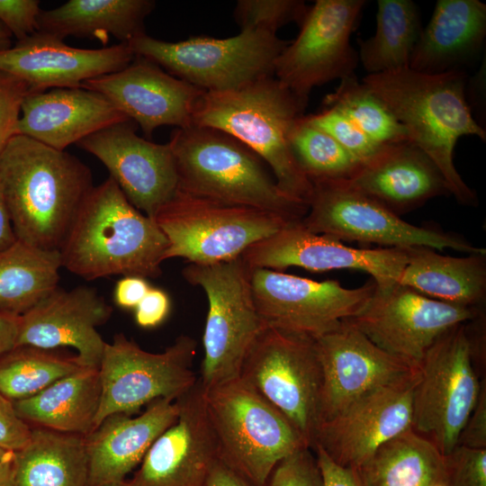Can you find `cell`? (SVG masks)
Listing matches in <instances>:
<instances>
[{
	"instance_id": "obj_28",
	"label": "cell",
	"mask_w": 486,
	"mask_h": 486,
	"mask_svg": "<svg viewBox=\"0 0 486 486\" xmlns=\"http://www.w3.org/2000/svg\"><path fill=\"white\" fill-rule=\"evenodd\" d=\"M486 4L478 0H439L412 52L410 68L425 74L461 69L482 49Z\"/></svg>"
},
{
	"instance_id": "obj_52",
	"label": "cell",
	"mask_w": 486,
	"mask_h": 486,
	"mask_svg": "<svg viewBox=\"0 0 486 486\" xmlns=\"http://www.w3.org/2000/svg\"><path fill=\"white\" fill-rule=\"evenodd\" d=\"M17 240L5 203L0 194V250H3Z\"/></svg>"
},
{
	"instance_id": "obj_22",
	"label": "cell",
	"mask_w": 486,
	"mask_h": 486,
	"mask_svg": "<svg viewBox=\"0 0 486 486\" xmlns=\"http://www.w3.org/2000/svg\"><path fill=\"white\" fill-rule=\"evenodd\" d=\"M179 401L176 421L156 439L133 475L120 486H206L218 455L200 382Z\"/></svg>"
},
{
	"instance_id": "obj_5",
	"label": "cell",
	"mask_w": 486,
	"mask_h": 486,
	"mask_svg": "<svg viewBox=\"0 0 486 486\" xmlns=\"http://www.w3.org/2000/svg\"><path fill=\"white\" fill-rule=\"evenodd\" d=\"M167 144L181 191L261 210L292 222L307 213L308 205L286 196L254 151L224 131L194 124L176 128Z\"/></svg>"
},
{
	"instance_id": "obj_17",
	"label": "cell",
	"mask_w": 486,
	"mask_h": 486,
	"mask_svg": "<svg viewBox=\"0 0 486 486\" xmlns=\"http://www.w3.org/2000/svg\"><path fill=\"white\" fill-rule=\"evenodd\" d=\"M240 257L250 269L283 271L298 266L312 272L358 270L369 274L376 289L383 291L398 283L408 252L406 248L347 247L337 238L308 230L300 220L252 244Z\"/></svg>"
},
{
	"instance_id": "obj_50",
	"label": "cell",
	"mask_w": 486,
	"mask_h": 486,
	"mask_svg": "<svg viewBox=\"0 0 486 486\" xmlns=\"http://www.w3.org/2000/svg\"><path fill=\"white\" fill-rule=\"evenodd\" d=\"M206 486H251L219 459L213 464Z\"/></svg>"
},
{
	"instance_id": "obj_8",
	"label": "cell",
	"mask_w": 486,
	"mask_h": 486,
	"mask_svg": "<svg viewBox=\"0 0 486 486\" xmlns=\"http://www.w3.org/2000/svg\"><path fill=\"white\" fill-rule=\"evenodd\" d=\"M250 271L240 256L212 265L188 264L182 271L208 299L199 380L204 389L239 377L249 349L266 328L254 302Z\"/></svg>"
},
{
	"instance_id": "obj_24",
	"label": "cell",
	"mask_w": 486,
	"mask_h": 486,
	"mask_svg": "<svg viewBox=\"0 0 486 486\" xmlns=\"http://www.w3.org/2000/svg\"><path fill=\"white\" fill-rule=\"evenodd\" d=\"M134 58L125 43L79 49L54 35L36 32L0 51V70L20 78L37 93L81 87L86 80L122 70Z\"/></svg>"
},
{
	"instance_id": "obj_2",
	"label": "cell",
	"mask_w": 486,
	"mask_h": 486,
	"mask_svg": "<svg viewBox=\"0 0 486 486\" xmlns=\"http://www.w3.org/2000/svg\"><path fill=\"white\" fill-rule=\"evenodd\" d=\"M462 69L425 74L410 68L366 75L362 82L405 128L409 140L420 148L443 175L449 194L463 205L475 206L476 193L463 180L454 163L458 140L486 131L472 116L465 96Z\"/></svg>"
},
{
	"instance_id": "obj_51",
	"label": "cell",
	"mask_w": 486,
	"mask_h": 486,
	"mask_svg": "<svg viewBox=\"0 0 486 486\" xmlns=\"http://www.w3.org/2000/svg\"><path fill=\"white\" fill-rule=\"evenodd\" d=\"M19 316L0 311V356L16 345Z\"/></svg>"
},
{
	"instance_id": "obj_40",
	"label": "cell",
	"mask_w": 486,
	"mask_h": 486,
	"mask_svg": "<svg viewBox=\"0 0 486 486\" xmlns=\"http://www.w3.org/2000/svg\"><path fill=\"white\" fill-rule=\"evenodd\" d=\"M305 119L330 135L360 166L369 162L385 147L373 140L334 107H326L320 112L305 115Z\"/></svg>"
},
{
	"instance_id": "obj_44",
	"label": "cell",
	"mask_w": 486,
	"mask_h": 486,
	"mask_svg": "<svg viewBox=\"0 0 486 486\" xmlns=\"http://www.w3.org/2000/svg\"><path fill=\"white\" fill-rule=\"evenodd\" d=\"M40 11L38 0H0V22L22 40L37 32Z\"/></svg>"
},
{
	"instance_id": "obj_9",
	"label": "cell",
	"mask_w": 486,
	"mask_h": 486,
	"mask_svg": "<svg viewBox=\"0 0 486 486\" xmlns=\"http://www.w3.org/2000/svg\"><path fill=\"white\" fill-rule=\"evenodd\" d=\"M154 220L168 241L165 260L182 257L196 265L238 257L252 244L292 222L274 213L179 189Z\"/></svg>"
},
{
	"instance_id": "obj_26",
	"label": "cell",
	"mask_w": 486,
	"mask_h": 486,
	"mask_svg": "<svg viewBox=\"0 0 486 486\" xmlns=\"http://www.w3.org/2000/svg\"><path fill=\"white\" fill-rule=\"evenodd\" d=\"M127 120L96 92L83 87L52 88L26 96L16 135L65 150L96 131Z\"/></svg>"
},
{
	"instance_id": "obj_6",
	"label": "cell",
	"mask_w": 486,
	"mask_h": 486,
	"mask_svg": "<svg viewBox=\"0 0 486 486\" xmlns=\"http://www.w3.org/2000/svg\"><path fill=\"white\" fill-rule=\"evenodd\" d=\"M203 390L218 459L251 486H266L283 459L309 447L291 422L240 377Z\"/></svg>"
},
{
	"instance_id": "obj_1",
	"label": "cell",
	"mask_w": 486,
	"mask_h": 486,
	"mask_svg": "<svg viewBox=\"0 0 486 486\" xmlns=\"http://www.w3.org/2000/svg\"><path fill=\"white\" fill-rule=\"evenodd\" d=\"M94 187L79 158L23 135L0 152V194L18 240L59 251L77 212Z\"/></svg>"
},
{
	"instance_id": "obj_43",
	"label": "cell",
	"mask_w": 486,
	"mask_h": 486,
	"mask_svg": "<svg viewBox=\"0 0 486 486\" xmlns=\"http://www.w3.org/2000/svg\"><path fill=\"white\" fill-rule=\"evenodd\" d=\"M31 93L25 82L0 70V152L16 135L22 103Z\"/></svg>"
},
{
	"instance_id": "obj_14",
	"label": "cell",
	"mask_w": 486,
	"mask_h": 486,
	"mask_svg": "<svg viewBox=\"0 0 486 486\" xmlns=\"http://www.w3.org/2000/svg\"><path fill=\"white\" fill-rule=\"evenodd\" d=\"M364 0H317L308 7L297 37L277 57L274 76L307 103L311 90L355 74L358 53L350 36Z\"/></svg>"
},
{
	"instance_id": "obj_36",
	"label": "cell",
	"mask_w": 486,
	"mask_h": 486,
	"mask_svg": "<svg viewBox=\"0 0 486 486\" xmlns=\"http://www.w3.org/2000/svg\"><path fill=\"white\" fill-rule=\"evenodd\" d=\"M82 367L76 355L17 346L0 356V393L14 402L25 400Z\"/></svg>"
},
{
	"instance_id": "obj_46",
	"label": "cell",
	"mask_w": 486,
	"mask_h": 486,
	"mask_svg": "<svg viewBox=\"0 0 486 486\" xmlns=\"http://www.w3.org/2000/svg\"><path fill=\"white\" fill-rule=\"evenodd\" d=\"M171 310L168 294L159 288L150 287L135 310V321L143 328H153L163 323Z\"/></svg>"
},
{
	"instance_id": "obj_45",
	"label": "cell",
	"mask_w": 486,
	"mask_h": 486,
	"mask_svg": "<svg viewBox=\"0 0 486 486\" xmlns=\"http://www.w3.org/2000/svg\"><path fill=\"white\" fill-rule=\"evenodd\" d=\"M32 428L16 413L14 401L0 393V446L16 452L29 441Z\"/></svg>"
},
{
	"instance_id": "obj_49",
	"label": "cell",
	"mask_w": 486,
	"mask_h": 486,
	"mask_svg": "<svg viewBox=\"0 0 486 486\" xmlns=\"http://www.w3.org/2000/svg\"><path fill=\"white\" fill-rule=\"evenodd\" d=\"M146 278L125 275L117 281L114 288V302L125 310L135 309L150 289Z\"/></svg>"
},
{
	"instance_id": "obj_33",
	"label": "cell",
	"mask_w": 486,
	"mask_h": 486,
	"mask_svg": "<svg viewBox=\"0 0 486 486\" xmlns=\"http://www.w3.org/2000/svg\"><path fill=\"white\" fill-rule=\"evenodd\" d=\"M364 486H433L445 482V455L410 428L382 445L358 469Z\"/></svg>"
},
{
	"instance_id": "obj_13",
	"label": "cell",
	"mask_w": 486,
	"mask_h": 486,
	"mask_svg": "<svg viewBox=\"0 0 486 486\" xmlns=\"http://www.w3.org/2000/svg\"><path fill=\"white\" fill-rule=\"evenodd\" d=\"M196 346L193 338L181 335L163 352L150 353L116 334L105 343L98 367L101 398L94 429L110 415L133 414L158 399L186 394L198 382L193 370Z\"/></svg>"
},
{
	"instance_id": "obj_23",
	"label": "cell",
	"mask_w": 486,
	"mask_h": 486,
	"mask_svg": "<svg viewBox=\"0 0 486 486\" xmlns=\"http://www.w3.org/2000/svg\"><path fill=\"white\" fill-rule=\"evenodd\" d=\"M112 308L88 286L65 290L58 286L19 316L17 346L55 350L72 347L80 364L98 368L105 341L97 328L112 316Z\"/></svg>"
},
{
	"instance_id": "obj_10",
	"label": "cell",
	"mask_w": 486,
	"mask_h": 486,
	"mask_svg": "<svg viewBox=\"0 0 486 486\" xmlns=\"http://www.w3.org/2000/svg\"><path fill=\"white\" fill-rule=\"evenodd\" d=\"M312 193L302 224L310 231L340 241L377 244L385 248H452L486 254L462 237L403 220L356 188L347 179L311 181Z\"/></svg>"
},
{
	"instance_id": "obj_41",
	"label": "cell",
	"mask_w": 486,
	"mask_h": 486,
	"mask_svg": "<svg viewBox=\"0 0 486 486\" xmlns=\"http://www.w3.org/2000/svg\"><path fill=\"white\" fill-rule=\"evenodd\" d=\"M266 486H325L314 452L305 447L283 459Z\"/></svg>"
},
{
	"instance_id": "obj_16",
	"label": "cell",
	"mask_w": 486,
	"mask_h": 486,
	"mask_svg": "<svg viewBox=\"0 0 486 486\" xmlns=\"http://www.w3.org/2000/svg\"><path fill=\"white\" fill-rule=\"evenodd\" d=\"M480 315L481 309L437 301L396 284L387 290L375 289L346 320L386 353L418 366L442 334Z\"/></svg>"
},
{
	"instance_id": "obj_48",
	"label": "cell",
	"mask_w": 486,
	"mask_h": 486,
	"mask_svg": "<svg viewBox=\"0 0 486 486\" xmlns=\"http://www.w3.org/2000/svg\"><path fill=\"white\" fill-rule=\"evenodd\" d=\"M311 450L315 454L325 486H364L356 469L337 464L319 446H314Z\"/></svg>"
},
{
	"instance_id": "obj_4",
	"label": "cell",
	"mask_w": 486,
	"mask_h": 486,
	"mask_svg": "<svg viewBox=\"0 0 486 486\" xmlns=\"http://www.w3.org/2000/svg\"><path fill=\"white\" fill-rule=\"evenodd\" d=\"M307 104L270 76L234 90L204 92L193 124L224 131L242 142L266 163L286 196L308 205L312 184L290 143L291 130Z\"/></svg>"
},
{
	"instance_id": "obj_31",
	"label": "cell",
	"mask_w": 486,
	"mask_h": 486,
	"mask_svg": "<svg viewBox=\"0 0 486 486\" xmlns=\"http://www.w3.org/2000/svg\"><path fill=\"white\" fill-rule=\"evenodd\" d=\"M100 398L99 369L84 366L14 404L31 428L86 436L94 429Z\"/></svg>"
},
{
	"instance_id": "obj_25",
	"label": "cell",
	"mask_w": 486,
	"mask_h": 486,
	"mask_svg": "<svg viewBox=\"0 0 486 486\" xmlns=\"http://www.w3.org/2000/svg\"><path fill=\"white\" fill-rule=\"evenodd\" d=\"M179 413V399H158L139 416L115 413L104 418L85 436L87 486H120Z\"/></svg>"
},
{
	"instance_id": "obj_35",
	"label": "cell",
	"mask_w": 486,
	"mask_h": 486,
	"mask_svg": "<svg viewBox=\"0 0 486 486\" xmlns=\"http://www.w3.org/2000/svg\"><path fill=\"white\" fill-rule=\"evenodd\" d=\"M422 29L413 1L378 0L374 34L357 40L358 58L368 75L409 68Z\"/></svg>"
},
{
	"instance_id": "obj_29",
	"label": "cell",
	"mask_w": 486,
	"mask_h": 486,
	"mask_svg": "<svg viewBox=\"0 0 486 486\" xmlns=\"http://www.w3.org/2000/svg\"><path fill=\"white\" fill-rule=\"evenodd\" d=\"M399 284L444 302L481 309L486 300V254L451 256L428 247L406 248Z\"/></svg>"
},
{
	"instance_id": "obj_27",
	"label": "cell",
	"mask_w": 486,
	"mask_h": 486,
	"mask_svg": "<svg viewBox=\"0 0 486 486\" xmlns=\"http://www.w3.org/2000/svg\"><path fill=\"white\" fill-rule=\"evenodd\" d=\"M347 180L400 217L450 194L437 166L410 141L383 147Z\"/></svg>"
},
{
	"instance_id": "obj_15",
	"label": "cell",
	"mask_w": 486,
	"mask_h": 486,
	"mask_svg": "<svg viewBox=\"0 0 486 486\" xmlns=\"http://www.w3.org/2000/svg\"><path fill=\"white\" fill-rule=\"evenodd\" d=\"M254 302L266 328L318 338L354 316L374 294L369 280L357 288L338 281L318 282L283 271L252 268Z\"/></svg>"
},
{
	"instance_id": "obj_7",
	"label": "cell",
	"mask_w": 486,
	"mask_h": 486,
	"mask_svg": "<svg viewBox=\"0 0 486 486\" xmlns=\"http://www.w3.org/2000/svg\"><path fill=\"white\" fill-rule=\"evenodd\" d=\"M289 43L274 33L245 29L224 39L197 36L176 42L145 33L128 45L135 56L176 78L205 92H225L274 76L275 60Z\"/></svg>"
},
{
	"instance_id": "obj_21",
	"label": "cell",
	"mask_w": 486,
	"mask_h": 486,
	"mask_svg": "<svg viewBox=\"0 0 486 486\" xmlns=\"http://www.w3.org/2000/svg\"><path fill=\"white\" fill-rule=\"evenodd\" d=\"M81 87L105 97L147 138L160 126L193 125L194 110L205 92L140 56L122 70L86 80Z\"/></svg>"
},
{
	"instance_id": "obj_30",
	"label": "cell",
	"mask_w": 486,
	"mask_h": 486,
	"mask_svg": "<svg viewBox=\"0 0 486 486\" xmlns=\"http://www.w3.org/2000/svg\"><path fill=\"white\" fill-rule=\"evenodd\" d=\"M155 5L152 0H69L57 8L41 10L37 32L61 40L95 38L103 43L112 36L128 44L146 33L144 21Z\"/></svg>"
},
{
	"instance_id": "obj_20",
	"label": "cell",
	"mask_w": 486,
	"mask_h": 486,
	"mask_svg": "<svg viewBox=\"0 0 486 486\" xmlns=\"http://www.w3.org/2000/svg\"><path fill=\"white\" fill-rule=\"evenodd\" d=\"M418 376L419 367L414 376L375 390L321 422L314 446L337 464L358 469L382 445L411 428Z\"/></svg>"
},
{
	"instance_id": "obj_37",
	"label": "cell",
	"mask_w": 486,
	"mask_h": 486,
	"mask_svg": "<svg viewBox=\"0 0 486 486\" xmlns=\"http://www.w3.org/2000/svg\"><path fill=\"white\" fill-rule=\"evenodd\" d=\"M324 104L339 110L380 145L410 141L405 128L356 74L341 79L335 91L325 96Z\"/></svg>"
},
{
	"instance_id": "obj_55",
	"label": "cell",
	"mask_w": 486,
	"mask_h": 486,
	"mask_svg": "<svg viewBox=\"0 0 486 486\" xmlns=\"http://www.w3.org/2000/svg\"><path fill=\"white\" fill-rule=\"evenodd\" d=\"M433 486H447L445 482L436 483Z\"/></svg>"
},
{
	"instance_id": "obj_12",
	"label": "cell",
	"mask_w": 486,
	"mask_h": 486,
	"mask_svg": "<svg viewBox=\"0 0 486 486\" xmlns=\"http://www.w3.org/2000/svg\"><path fill=\"white\" fill-rule=\"evenodd\" d=\"M239 377L280 411L311 449L320 425L322 373L315 338L266 328Z\"/></svg>"
},
{
	"instance_id": "obj_38",
	"label": "cell",
	"mask_w": 486,
	"mask_h": 486,
	"mask_svg": "<svg viewBox=\"0 0 486 486\" xmlns=\"http://www.w3.org/2000/svg\"><path fill=\"white\" fill-rule=\"evenodd\" d=\"M290 143L301 168L310 179H350L360 164L330 135L312 125L305 115L294 123Z\"/></svg>"
},
{
	"instance_id": "obj_32",
	"label": "cell",
	"mask_w": 486,
	"mask_h": 486,
	"mask_svg": "<svg viewBox=\"0 0 486 486\" xmlns=\"http://www.w3.org/2000/svg\"><path fill=\"white\" fill-rule=\"evenodd\" d=\"M85 436L32 428L15 452L14 486H87Z\"/></svg>"
},
{
	"instance_id": "obj_34",
	"label": "cell",
	"mask_w": 486,
	"mask_h": 486,
	"mask_svg": "<svg viewBox=\"0 0 486 486\" xmlns=\"http://www.w3.org/2000/svg\"><path fill=\"white\" fill-rule=\"evenodd\" d=\"M58 251L16 240L0 250V311L20 316L58 286Z\"/></svg>"
},
{
	"instance_id": "obj_54",
	"label": "cell",
	"mask_w": 486,
	"mask_h": 486,
	"mask_svg": "<svg viewBox=\"0 0 486 486\" xmlns=\"http://www.w3.org/2000/svg\"><path fill=\"white\" fill-rule=\"evenodd\" d=\"M11 32L0 22V51L5 50L13 46Z\"/></svg>"
},
{
	"instance_id": "obj_42",
	"label": "cell",
	"mask_w": 486,
	"mask_h": 486,
	"mask_svg": "<svg viewBox=\"0 0 486 486\" xmlns=\"http://www.w3.org/2000/svg\"><path fill=\"white\" fill-rule=\"evenodd\" d=\"M445 463L447 486H486V449L457 446Z\"/></svg>"
},
{
	"instance_id": "obj_39",
	"label": "cell",
	"mask_w": 486,
	"mask_h": 486,
	"mask_svg": "<svg viewBox=\"0 0 486 486\" xmlns=\"http://www.w3.org/2000/svg\"><path fill=\"white\" fill-rule=\"evenodd\" d=\"M308 7L301 0H238L234 18L240 30L259 29L276 34L290 22L300 25Z\"/></svg>"
},
{
	"instance_id": "obj_11",
	"label": "cell",
	"mask_w": 486,
	"mask_h": 486,
	"mask_svg": "<svg viewBox=\"0 0 486 486\" xmlns=\"http://www.w3.org/2000/svg\"><path fill=\"white\" fill-rule=\"evenodd\" d=\"M473 350L468 326L458 324L435 341L418 365L411 428L444 455L457 446L481 392Z\"/></svg>"
},
{
	"instance_id": "obj_3",
	"label": "cell",
	"mask_w": 486,
	"mask_h": 486,
	"mask_svg": "<svg viewBox=\"0 0 486 486\" xmlns=\"http://www.w3.org/2000/svg\"><path fill=\"white\" fill-rule=\"evenodd\" d=\"M168 241L112 177L94 185L59 249L62 267L86 281L121 274L156 278Z\"/></svg>"
},
{
	"instance_id": "obj_53",
	"label": "cell",
	"mask_w": 486,
	"mask_h": 486,
	"mask_svg": "<svg viewBox=\"0 0 486 486\" xmlns=\"http://www.w3.org/2000/svg\"><path fill=\"white\" fill-rule=\"evenodd\" d=\"M15 452L0 446V486H14Z\"/></svg>"
},
{
	"instance_id": "obj_18",
	"label": "cell",
	"mask_w": 486,
	"mask_h": 486,
	"mask_svg": "<svg viewBox=\"0 0 486 486\" xmlns=\"http://www.w3.org/2000/svg\"><path fill=\"white\" fill-rule=\"evenodd\" d=\"M315 345L322 373L320 424L364 395L418 373V366L386 353L346 320L316 338Z\"/></svg>"
},
{
	"instance_id": "obj_19",
	"label": "cell",
	"mask_w": 486,
	"mask_h": 486,
	"mask_svg": "<svg viewBox=\"0 0 486 486\" xmlns=\"http://www.w3.org/2000/svg\"><path fill=\"white\" fill-rule=\"evenodd\" d=\"M127 120L81 140L76 145L98 158L128 201L154 220L175 195L178 176L169 145L140 137Z\"/></svg>"
},
{
	"instance_id": "obj_47",
	"label": "cell",
	"mask_w": 486,
	"mask_h": 486,
	"mask_svg": "<svg viewBox=\"0 0 486 486\" xmlns=\"http://www.w3.org/2000/svg\"><path fill=\"white\" fill-rule=\"evenodd\" d=\"M457 446L486 449V386L482 383L478 400L458 438Z\"/></svg>"
}]
</instances>
